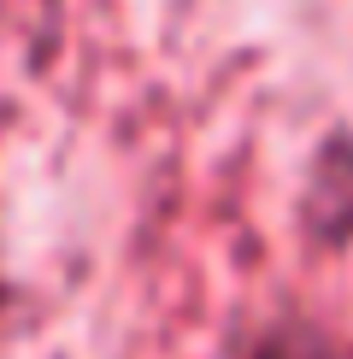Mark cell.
Masks as SVG:
<instances>
[{"instance_id":"obj_1","label":"cell","mask_w":353,"mask_h":359,"mask_svg":"<svg viewBox=\"0 0 353 359\" xmlns=\"http://www.w3.org/2000/svg\"><path fill=\"white\" fill-rule=\"evenodd\" d=\"M294 224H300V242L312 253L353 248V130L318 136L312 159H306V177H300Z\"/></svg>"},{"instance_id":"obj_2","label":"cell","mask_w":353,"mask_h":359,"mask_svg":"<svg viewBox=\"0 0 353 359\" xmlns=\"http://www.w3.org/2000/svg\"><path fill=\"white\" fill-rule=\"evenodd\" d=\"M230 359H353V348L306 312H277L235 341Z\"/></svg>"},{"instance_id":"obj_3","label":"cell","mask_w":353,"mask_h":359,"mask_svg":"<svg viewBox=\"0 0 353 359\" xmlns=\"http://www.w3.org/2000/svg\"><path fill=\"white\" fill-rule=\"evenodd\" d=\"M12 312H18V277L6 271V259H0V348H6V324Z\"/></svg>"}]
</instances>
